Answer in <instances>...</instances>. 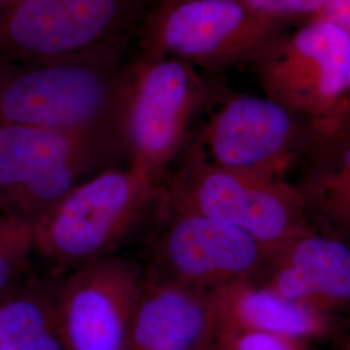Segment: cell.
Here are the masks:
<instances>
[{"label":"cell","mask_w":350,"mask_h":350,"mask_svg":"<svg viewBox=\"0 0 350 350\" xmlns=\"http://www.w3.org/2000/svg\"><path fill=\"white\" fill-rule=\"evenodd\" d=\"M133 40L70 57L0 63V121L118 144Z\"/></svg>","instance_id":"obj_1"},{"label":"cell","mask_w":350,"mask_h":350,"mask_svg":"<svg viewBox=\"0 0 350 350\" xmlns=\"http://www.w3.org/2000/svg\"><path fill=\"white\" fill-rule=\"evenodd\" d=\"M156 188V180L131 165L85 179L36 219L34 250L73 270L112 256L138 225Z\"/></svg>","instance_id":"obj_2"},{"label":"cell","mask_w":350,"mask_h":350,"mask_svg":"<svg viewBox=\"0 0 350 350\" xmlns=\"http://www.w3.org/2000/svg\"><path fill=\"white\" fill-rule=\"evenodd\" d=\"M288 27L235 0H153L135 40L142 55L174 57L218 73L252 64Z\"/></svg>","instance_id":"obj_3"},{"label":"cell","mask_w":350,"mask_h":350,"mask_svg":"<svg viewBox=\"0 0 350 350\" xmlns=\"http://www.w3.org/2000/svg\"><path fill=\"white\" fill-rule=\"evenodd\" d=\"M204 75L174 57L137 53L129 60L122 147L129 165L156 182L174 160L192 117L211 92Z\"/></svg>","instance_id":"obj_4"},{"label":"cell","mask_w":350,"mask_h":350,"mask_svg":"<svg viewBox=\"0 0 350 350\" xmlns=\"http://www.w3.org/2000/svg\"><path fill=\"white\" fill-rule=\"evenodd\" d=\"M152 1L10 0L0 11V63H42L135 40Z\"/></svg>","instance_id":"obj_5"},{"label":"cell","mask_w":350,"mask_h":350,"mask_svg":"<svg viewBox=\"0 0 350 350\" xmlns=\"http://www.w3.org/2000/svg\"><path fill=\"white\" fill-rule=\"evenodd\" d=\"M118 144L0 121V213L34 224Z\"/></svg>","instance_id":"obj_6"},{"label":"cell","mask_w":350,"mask_h":350,"mask_svg":"<svg viewBox=\"0 0 350 350\" xmlns=\"http://www.w3.org/2000/svg\"><path fill=\"white\" fill-rule=\"evenodd\" d=\"M349 59V36L331 23L310 18L274 38L250 65L266 98L291 112L321 114L341 107Z\"/></svg>","instance_id":"obj_7"},{"label":"cell","mask_w":350,"mask_h":350,"mask_svg":"<svg viewBox=\"0 0 350 350\" xmlns=\"http://www.w3.org/2000/svg\"><path fill=\"white\" fill-rule=\"evenodd\" d=\"M144 279L138 263L113 254L75 269L55 292L65 349H124Z\"/></svg>","instance_id":"obj_8"},{"label":"cell","mask_w":350,"mask_h":350,"mask_svg":"<svg viewBox=\"0 0 350 350\" xmlns=\"http://www.w3.org/2000/svg\"><path fill=\"white\" fill-rule=\"evenodd\" d=\"M170 219L153 245L148 276L193 291L243 274L257 261V240L237 226L187 211Z\"/></svg>","instance_id":"obj_9"},{"label":"cell","mask_w":350,"mask_h":350,"mask_svg":"<svg viewBox=\"0 0 350 350\" xmlns=\"http://www.w3.org/2000/svg\"><path fill=\"white\" fill-rule=\"evenodd\" d=\"M291 111L269 98L237 95L224 103L206 130V146L215 165L254 172L287 147Z\"/></svg>","instance_id":"obj_10"},{"label":"cell","mask_w":350,"mask_h":350,"mask_svg":"<svg viewBox=\"0 0 350 350\" xmlns=\"http://www.w3.org/2000/svg\"><path fill=\"white\" fill-rule=\"evenodd\" d=\"M250 173L214 165L193 176L188 189L174 188L170 199L179 211L237 226L256 240H274L287 225V213L274 195L250 180Z\"/></svg>","instance_id":"obj_11"},{"label":"cell","mask_w":350,"mask_h":350,"mask_svg":"<svg viewBox=\"0 0 350 350\" xmlns=\"http://www.w3.org/2000/svg\"><path fill=\"white\" fill-rule=\"evenodd\" d=\"M214 327L212 306L195 291L146 275L122 350H200Z\"/></svg>","instance_id":"obj_12"},{"label":"cell","mask_w":350,"mask_h":350,"mask_svg":"<svg viewBox=\"0 0 350 350\" xmlns=\"http://www.w3.org/2000/svg\"><path fill=\"white\" fill-rule=\"evenodd\" d=\"M221 331H256L278 336H305L315 331L312 314L271 292L222 295L212 306Z\"/></svg>","instance_id":"obj_13"},{"label":"cell","mask_w":350,"mask_h":350,"mask_svg":"<svg viewBox=\"0 0 350 350\" xmlns=\"http://www.w3.org/2000/svg\"><path fill=\"white\" fill-rule=\"evenodd\" d=\"M0 350H66L55 292L29 288L0 300Z\"/></svg>","instance_id":"obj_14"},{"label":"cell","mask_w":350,"mask_h":350,"mask_svg":"<svg viewBox=\"0 0 350 350\" xmlns=\"http://www.w3.org/2000/svg\"><path fill=\"white\" fill-rule=\"evenodd\" d=\"M293 266L302 270L317 293L350 299V250L334 240L308 239L293 254Z\"/></svg>","instance_id":"obj_15"},{"label":"cell","mask_w":350,"mask_h":350,"mask_svg":"<svg viewBox=\"0 0 350 350\" xmlns=\"http://www.w3.org/2000/svg\"><path fill=\"white\" fill-rule=\"evenodd\" d=\"M31 250H34L33 225L0 213V300L12 287Z\"/></svg>","instance_id":"obj_16"},{"label":"cell","mask_w":350,"mask_h":350,"mask_svg":"<svg viewBox=\"0 0 350 350\" xmlns=\"http://www.w3.org/2000/svg\"><path fill=\"white\" fill-rule=\"evenodd\" d=\"M254 13L292 24L296 20L313 18L325 0H235Z\"/></svg>","instance_id":"obj_17"},{"label":"cell","mask_w":350,"mask_h":350,"mask_svg":"<svg viewBox=\"0 0 350 350\" xmlns=\"http://www.w3.org/2000/svg\"><path fill=\"white\" fill-rule=\"evenodd\" d=\"M221 350H293L278 335L256 331H221Z\"/></svg>","instance_id":"obj_18"},{"label":"cell","mask_w":350,"mask_h":350,"mask_svg":"<svg viewBox=\"0 0 350 350\" xmlns=\"http://www.w3.org/2000/svg\"><path fill=\"white\" fill-rule=\"evenodd\" d=\"M278 283H279V289H280L282 295L287 300L302 299V297L317 293L310 279L302 270L295 267V266L287 269L284 273H282V275L279 276Z\"/></svg>","instance_id":"obj_19"},{"label":"cell","mask_w":350,"mask_h":350,"mask_svg":"<svg viewBox=\"0 0 350 350\" xmlns=\"http://www.w3.org/2000/svg\"><path fill=\"white\" fill-rule=\"evenodd\" d=\"M313 18L331 23L350 37V0H325L322 10Z\"/></svg>","instance_id":"obj_20"},{"label":"cell","mask_w":350,"mask_h":350,"mask_svg":"<svg viewBox=\"0 0 350 350\" xmlns=\"http://www.w3.org/2000/svg\"><path fill=\"white\" fill-rule=\"evenodd\" d=\"M350 100V59L349 65H348V75H347V88H345V92L342 96V101ZM341 101V104H342Z\"/></svg>","instance_id":"obj_21"},{"label":"cell","mask_w":350,"mask_h":350,"mask_svg":"<svg viewBox=\"0 0 350 350\" xmlns=\"http://www.w3.org/2000/svg\"><path fill=\"white\" fill-rule=\"evenodd\" d=\"M344 163L347 165V167L349 169L350 172V144L348 146V148L344 152Z\"/></svg>","instance_id":"obj_22"},{"label":"cell","mask_w":350,"mask_h":350,"mask_svg":"<svg viewBox=\"0 0 350 350\" xmlns=\"http://www.w3.org/2000/svg\"><path fill=\"white\" fill-rule=\"evenodd\" d=\"M8 1H10V0H0V11L8 4Z\"/></svg>","instance_id":"obj_23"},{"label":"cell","mask_w":350,"mask_h":350,"mask_svg":"<svg viewBox=\"0 0 350 350\" xmlns=\"http://www.w3.org/2000/svg\"><path fill=\"white\" fill-rule=\"evenodd\" d=\"M200 350H208V347H205V348H202V349Z\"/></svg>","instance_id":"obj_24"}]
</instances>
